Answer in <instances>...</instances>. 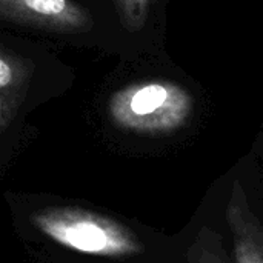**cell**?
<instances>
[{"instance_id":"5b68a950","label":"cell","mask_w":263,"mask_h":263,"mask_svg":"<svg viewBox=\"0 0 263 263\" xmlns=\"http://www.w3.org/2000/svg\"><path fill=\"white\" fill-rule=\"evenodd\" d=\"M190 263H230L222 236L210 227H202L186 251Z\"/></svg>"},{"instance_id":"52a82bcc","label":"cell","mask_w":263,"mask_h":263,"mask_svg":"<svg viewBox=\"0 0 263 263\" xmlns=\"http://www.w3.org/2000/svg\"><path fill=\"white\" fill-rule=\"evenodd\" d=\"M120 23L129 32H137L145 26L151 0H114Z\"/></svg>"},{"instance_id":"6da1fadb","label":"cell","mask_w":263,"mask_h":263,"mask_svg":"<svg viewBox=\"0 0 263 263\" xmlns=\"http://www.w3.org/2000/svg\"><path fill=\"white\" fill-rule=\"evenodd\" d=\"M194 111L193 96L171 80H142L111 94L108 116L117 128L142 136H170L182 129Z\"/></svg>"},{"instance_id":"7a4b0ae2","label":"cell","mask_w":263,"mask_h":263,"mask_svg":"<svg viewBox=\"0 0 263 263\" xmlns=\"http://www.w3.org/2000/svg\"><path fill=\"white\" fill-rule=\"evenodd\" d=\"M34 227L52 242L100 257H133L145 251L140 237L126 225L82 208L51 206L31 216Z\"/></svg>"},{"instance_id":"277c9868","label":"cell","mask_w":263,"mask_h":263,"mask_svg":"<svg viewBox=\"0 0 263 263\" xmlns=\"http://www.w3.org/2000/svg\"><path fill=\"white\" fill-rule=\"evenodd\" d=\"M227 222L233 234L236 263H263V223L250 206L239 179L231 185Z\"/></svg>"},{"instance_id":"ba28073f","label":"cell","mask_w":263,"mask_h":263,"mask_svg":"<svg viewBox=\"0 0 263 263\" xmlns=\"http://www.w3.org/2000/svg\"><path fill=\"white\" fill-rule=\"evenodd\" d=\"M11 106H9V102L6 100L5 96L0 94V128L6 126L8 122H9V117H11Z\"/></svg>"},{"instance_id":"8992f818","label":"cell","mask_w":263,"mask_h":263,"mask_svg":"<svg viewBox=\"0 0 263 263\" xmlns=\"http://www.w3.org/2000/svg\"><path fill=\"white\" fill-rule=\"evenodd\" d=\"M29 69L28 65L14 55H9L5 51H0V94L6 97V94L18 91L28 80Z\"/></svg>"},{"instance_id":"3957f363","label":"cell","mask_w":263,"mask_h":263,"mask_svg":"<svg viewBox=\"0 0 263 263\" xmlns=\"http://www.w3.org/2000/svg\"><path fill=\"white\" fill-rule=\"evenodd\" d=\"M0 20L55 34H80L94 26L76 0H0Z\"/></svg>"}]
</instances>
